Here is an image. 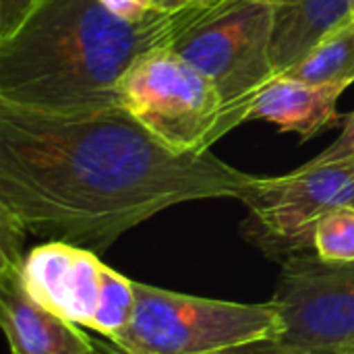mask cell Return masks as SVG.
Instances as JSON below:
<instances>
[{
  "instance_id": "cell-21",
  "label": "cell",
  "mask_w": 354,
  "mask_h": 354,
  "mask_svg": "<svg viewBox=\"0 0 354 354\" xmlns=\"http://www.w3.org/2000/svg\"><path fill=\"white\" fill-rule=\"evenodd\" d=\"M353 19H354V10H353Z\"/></svg>"
},
{
  "instance_id": "cell-4",
  "label": "cell",
  "mask_w": 354,
  "mask_h": 354,
  "mask_svg": "<svg viewBox=\"0 0 354 354\" xmlns=\"http://www.w3.org/2000/svg\"><path fill=\"white\" fill-rule=\"evenodd\" d=\"M120 106L176 153H199L222 137L224 102L214 83L172 48L141 56L120 81Z\"/></svg>"
},
{
  "instance_id": "cell-9",
  "label": "cell",
  "mask_w": 354,
  "mask_h": 354,
  "mask_svg": "<svg viewBox=\"0 0 354 354\" xmlns=\"http://www.w3.org/2000/svg\"><path fill=\"white\" fill-rule=\"evenodd\" d=\"M21 266L0 268V324L12 354H97L81 326L29 297Z\"/></svg>"
},
{
  "instance_id": "cell-18",
  "label": "cell",
  "mask_w": 354,
  "mask_h": 354,
  "mask_svg": "<svg viewBox=\"0 0 354 354\" xmlns=\"http://www.w3.org/2000/svg\"><path fill=\"white\" fill-rule=\"evenodd\" d=\"M193 6L216 8V0H153L151 2V10H158V12H178V10H187Z\"/></svg>"
},
{
  "instance_id": "cell-16",
  "label": "cell",
  "mask_w": 354,
  "mask_h": 354,
  "mask_svg": "<svg viewBox=\"0 0 354 354\" xmlns=\"http://www.w3.org/2000/svg\"><path fill=\"white\" fill-rule=\"evenodd\" d=\"M354 158V112L348 114V120L338 135V139L324 149L319 156H315L311 162L315 164H328V162H340V160H353Z\"/></svg>"
},
{
  "instance_id": "cell-5",
  "label": "cell",
  "mask_w": 354,
  "mask_h": 354,
  "mask_svg": "<svg viewBox=\"0 0 354 354\" xmlns=\"http://www.w3.org/2000/svg\"><path fill=\"white\" fill-rule=\"evenodd\" d=\"M272 29L274 6L239 4L170 46L218 89L224 102L222 137L245 122L255 95L278 77L270 56Z\"/></svg>"
},
{
  "instance_id": "cell-15",
  "label": "cell",
  "mask_w": 354,
  "mask_h": 354,
  "mask_svg": "<svg viewBox=\"0 0 354 354\" xmlns=\"http://www.w3.org/2000/svg\"><path fill=\"white\" fill-rule=\"evenodd\" d=\"M44 0H0V41L15 35Z\"/></svg>"
},
{
  "instance_id": "cell-2",
  "label": "cell",
  "mask_w": 354,
  "mask_h": 354,
  "mask_svg": "<svg viewBox=\"0 0 354 354\" xmlns=\"http://www.w3.org/2000/svg\"><path fill=\"white\" fill-rule=\"evenodd\" d=\"M203 21L199 6L124 21L100 0H44L15 35L0 41V104L41 114L120 106L129 68Z\"/></svg>"
},
{
  "instance_id": "cell-12",
  "label": "cell",
  "mask_w": 354,
  "mask_h": 354,
  "mask_svg": "<svg viewBox=\"0 0 354 354\" xmlns=\"http://www.w3.org/2000/svg\"><path fill=\"white\" fill-rule=\"evenodd\" d=\"M282 77V75H280ZM284 77L346 89L354 83V19H348L328 33L299 64Z\"/></svg>"
},
{
  "instance_id": "cell-11",
  "label": "cell",
  "mask_w": 354,
  "mask_h": 354,
  "mask_svg": "<svg viewBox=\"0 0 354 354\" xmlns=\"http://www.w3.org/2000/svg\"><path fill=\"white\" fill-rule=\"evenodd\" d=\"M353 10L354 0H280L270 44L276 75L299 64L328 33L353 19Z\"/></svg>"
},
{
  "instance_id": "cell-17",
  "label": "cell",
  "mask_w": 354,
  "mask_h": 354,
  "mask_svg": "<svg viewBox=\"0 0 354 354\" xmlns=\"http://www.w3.org/2000/svg\"><path fill=\"white\" fill-rule=\"evenodd\" d=\"M106 10L124 21H143L151 12L149 0H100Z\"/></svg>"
},
{
  "instance_id": "cell-7",
  "label": "cell",
  "mask_w": 354,
  "mask_h": 354,
  "mask_svg": "<svg viewBox=\"0 0 354 354\" xmlns=\"http://www.w3.org/2000/svg\"><path fill=\"white\" fill-rule=\"evenodd\" d=\"M272 303L282 319L276 344L286 353L354 354V263L290 255Z\"/></svg>"
},
{
  "instance_id": "cell-6",
  "label": "cell",
  "mask_w": 354,
  "mask_h": 354,
  "mask_svg": "<svg viewBox=\"0 0 354 354\" xmlns=\"http://www.w3.org/2000/svg\"><path fill=\"white\" fill-rule=\"evenodd\" d=\"M247 236L270 255L309 253L315 224L338 207L354 205V158L307 162L282 176H255L241 197Z\"/></svg>"
},
{
  "instance_id": "cell-19",
  "label": "cell",
  "mask_w": 354,
  "mask_h": 354,
  "mask_svg": "<svg viewBox=\"0 0 354 354\" xmlns=\"http://www.w3.org/2000/svg\"><path fill=\"white\" fill-rule=\"evenodd\" d=\"M220 354H290L284 348H280L276 342H259V344H251V346H243V348H234V351H226Z\"/></svg>"
},
{
  "instance_id": "cell-14",
  "label": "cell",
  "mask_w": 354,
  "mask_h": 354,
  "mask_svg": "<svg viewBox=\"0 0 354 354\" xmlns=\"http://www.w3.org/2000/svg\"><path fill=\"white\" fill-rule=\"evenodd\" d=\"M311 251L326 263H354V205L338 207L315 224Z\"/></svg>"
},
{
  "instance_id": "cell-8",
  "label": "cell",
  "mask_w": 354,
  "mask_h": 354,
  "mask_svg": "<svg viewBox=\"0 0 354 354\" xmlns=\"http://www.w3.org/2000/svg\"><path fill=\"white\" fill-rule=\"evenodd\" d=\"M104 268L97 253L64 241H50L25 255L21 282L41 307L89 328L102 297Z\"/></svg>"
},
{
  "instance_id": "cell-20",
  "label": "cell",
  "mask_w": 354,
  "mask_h": 354,
  "mask_svg": "<svg viewBox=\"0 0 354 354\" xmlns=\"http://www.w3.org/2000/svg\"><path fill=\"white\" fill-rule=\"evenodd\" d=\"M280 0H220V4L228 10L232 6H239V4H268V6H276Z\"/></svg>"
},
{
  "instance_id": "cell-3",
  "label": "cell",
  "mask_w": 354,
  "mask_h": 354,
  "mask_svg": "<svg viewBox=\"0 0 354 354\" xmlns=\"http://www.w3.org/2000/svg\"><path fill=\"white\" fill-rule=\"evenodd\" d=\"M131 324L112 342L124 354H220L278 342L282 319L274 303L247 305L133 282Z\"/></svg>"
},
{
  "instance_id": "cell-13",
  "label": "cell",
  "mask_w": 354,
  "mask_h": 354,
  "mask_svg": "<svg viewBox=\"0 0 354 354\" xmlns=\"http://www.w3.org/2000/svg\"><path fill=\"white\" fill-rule=\"evenodd\" d=\"M133 311H135L133 280L124 278L122 274H118L106 266L102 297H100L95 315L89 324V330L102 334L108 340H114L131 324Z\"/></svg>"
},
{
  "instance_id": "cell-1",
  "label": "cell",
  "mask_w": 354,
  "mask_h": 354,
  "mask_svg": "<svg viewBox=\"0 0 354 354\" xmlns=\"http://www.w3.org/2000/svg\"><path fill=\"white\" fill-rule=\"evenodd\" d=\"M253 180L212 151H172L122 106L41 114L0 104V207L50 241L104 253L168 207L241 201Z\"/></svg>"
},
{
  "instance_id": "cell-22",
  "label": "cell",
  "mask_w": 354,
  "mask_h": 354,
  "mask_svg": "<svg viewBox=\"0 0 354 354\" xmlns=\"http://www.w3.org/2000/svg\"><path fill=\"white\" fill-rule=\"evenodd\" d=\"M149 2H153V0H149Z\"/></svg>"
},
{
  "instance_id": "cell-10",
  "label": "cell",
  "mask_w": 354,
  "mask_h": 354,
  "mask_svg": "<svg viewBox=\"0 0 354 354\" xmlns=\"http://www.w3.org/2000/svg\"><path fill=\"white\" fill-rule=\"evenodd\" d=\"M342 91L340 87L311 85L282 75L255 95L245 122L266 120L282 133H297L303 141H309L340 120L338 100Z\"/></svg>"
}]
</instances>
